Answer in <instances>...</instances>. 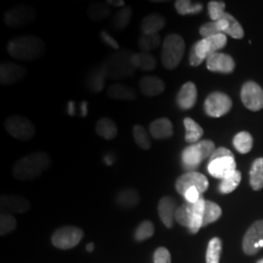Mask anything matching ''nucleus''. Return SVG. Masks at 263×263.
Returning a JSON list of instances; mask_svg holds the SVG:
<instances>
[{"instance_id": "obj_1", "label": "nucleus", "mask_w": 263, "mask_h": 263, "mask_svg": "<svg viewBox=\"0 0 263 263\" xmlns=\"http://www.w3.org/2000/svg\"><path fill=\"white\" fill-rule=\"evenodd\" d=\"M52 166V159L44 151H36L20 158L13 166L12 173L15 179L28 181L39 178Z\"/></svg>"}, {"instance_id": "obj_2", "label": "nucleus", "mask_w": 263, "mask_h": 263, "mask_svg": "<svg viewBox=\"0 0 263 263\" xmlns=\"http://www.w3.org/2000/svg\"><path fill=\"white\" fill-rule=\"evenodd\" d=\"M10 56L19 61L32 62L44 56L46 45L40 37L33 34H25L13 38L7 44Z\"/></svg>"}, {"instance_id": "obj_3", "label": "nucleus", "mask_w": 263, "mask_h": 263, "mask_svg": "<svg viewBox=\"0 0 263 263\" xmlns=\"http://www.w3.org/2000/svg\"><path fill=\"white\" fill-rule=\"evenodd\" d=\"M134 54L130 50H118L106 57L102 65L106 78L121 80L134 76L137 69L133 64Z\"/></svg>"}, {"instance_id": "obj_4", "label": "nucleus", "mask_w": 263, "mask_h": 263, "mask_svg": "<svg viewBox=\"0 0 263 263\" xmlns=\"http://www.w3.org/2000/svg\"><path fill=\"white\" fill-rule=\"evenodd\" d=\"M185 50V42L183 38L177 33L167 35L162 46L161 60L167 69H175L179 66Z\"/></svg>"}, {"instance_id": "obj_5", "label": "nucleus", "mask_w": 263, "mask_h": 263, "mask_svg": "<svg viewBox=\"0 0 263 263\" xmlns=\"http://www.w3.org/2000/svg\"><path fill=\"white\" fill-rule=\"evenodd\" d=\"M4 126L10 136L19 141H30L36 134L34 124L22 115H11L5 120Z\"/></svg>"}, {"instance_id": "obj_6", "label": "nucleus", "mask_w": 263, "mask_h": 263, "mask_svg": "<svg viewBox=\"0 0 263 263\" xmlns=\"http://www.w3.org/2000/svg\"><path fill=\"white\" fill-rule=\"evenodd\" d=\"M84 236V231L76 226H63L57 229L52 235V244L59 250H70L80 243Z\"/></svg>"}, {"instance_id": "obj_7", "label": "nucleus", "mask_w": 263, "mask_h": 263, "mask_svg": "<svg viewBox=\"0 0 263 263\" xmlns=\"http://www.w3.org/2000/svg\"><path fill=\"white\" fill-rule=\"evenodd\" d=\"M36 19V11L29 5H18L4 15V23L10 28H25Z\"/></svg>"}, {"instance_id": "obj_8", "label": "nucleus", "mask_w": 263, "mask_h": 263, "mask_svg": "<svg viewBox=\"0 0 263 263\" xmlns=\"http://www.w3.org/2000/svg\"><path fill=\"white\" fill-rule=\"evenodd\" d=\"M231 107V99L221 92H214L209 95L204 104L205 112L214 118H218L226 115L230 111Z\"/></svg>"}, {"instance_id": "obj_9", "label": "nucleus", "mask_w": 263, "mask_h": 263, "mask_svg": "<svg viewBox=\"0 0 263 263\" xmlns=\"http://www.w3.org/2000/svg\"><path fill=\"white\" fill-rule=\"evenodd\" d=\"M227 43V37L224 33H219L214 36L203 38L197 41L193 48L197 54V56L205 61L209 57L215 53H218L219 50L226 47Z\"/></svg>"}, {"instance_id": "obj_10", "label": "nucleus", "mask_w": 263, "mask_h": 263, "mask_svg": "<svg viewBox=\"0 0 263 263\" xmlns=\"http://www.w3.org/2000/svg\"><path fill=\"white\" fill-rule=\"evenodd\" d=\"M175 187L180 195H184L188 188L196 187L202 194L209 188L207 177L198 172H187L177 179Z\"/></svg>"}, {"instance_id": "obj_11", "label": "nucleus", "mask_w": 263, "mask_h": 263, "mask_svg": "<svg viewBox=\"0 0 263 263\" xmlns=\"http://www.w3.org/2000/svg\"><path fill=\"white\" fill-rule=\"evenodd\" d=\"M263 248V220L254 222L243 239V251L248 255L258 253Z\"/></svg>"}, {"instance_id": "obj_12", "label": "nucleus", "mask_w": 263, "mask_h": 263, "mask_svg": "<svg viewBox=\"0 0 263 263\" xmlns=\"http://www.w3.org/2000/svg\"><path fill=\"white\" fill-rule=\"evenodd\" d=\"M241 100L245 106L253 111L263 108V90L258 84L253 81L246 82L241 91Z\"/></svg>"}, {"instance_id": "obj_13", "label": "nucleus", "mask_w": 263, "mask_h": 263, "mask_svg": "<svg viewBox=\"0 0 263 263\" xmlns=\"http://www.w3.org/2000/svg\"><path fill=\"white\" fill-rule=\"evenodd\" d=\"M27 76V68L22 65L5 62L0 66V83L5 86L16 84Z\"/></svg>"}, {"instance_id": "obj_14", "label": "nucleus", "mask_w": 263, "mask_h": 263, "mask_svg": "<svg viewBox=\"0 0 263 263\" xmlns=\"http://www.w3.org/2000/svg\"><path fill=\"white\" fill-rule=\"evenodd\" d=\"M30 209V203L27 198L15 195L6 194L1 196L0 210L4 214H25Z\"/></svg>"}, {"instance_id": "obj_15", "label": "nucleus", "mask_w": 263, "mask_h": 263, "mask_svg": "<svg viewBox=\"0 0 263 263\" xmlns=\"http://www.w3.org/2000/svg\"><path fill=\"white\" fill-rule=\"evenodd\" d=\"M236 171L234 157H222L210 161L208 164L209 174L216 179H223Z\"/></svg>"}, {"instance_id": "obj_16", "label": "nucleus", "mask_w": 263, "mask_h": 263, "mask_svg": "<svg viewBox=\"0 0 263 263\" xmlns=\"http://www.w3.org/2000/svg\"><path fill=\"white\" fill-rule=\"evenodd\" d=\"M207 68L213 72L231 73L235 68V62L232 57L224 53H215L208 58Z\"/></svg>"}, {"instance_id": "obj_17", "label": "nucleus", "mask_w": 263, "mask_h": 263, "mask_svg": "<svg viewBox=\"0 0 263 263\" xmlns=\"http://www.w3.org/2000/svg\"><path fill=\"white\" fill-rule=\"evenodd\" d=\"M203 154L200 151L197 143L190 144L181 152V164L183 169L188 172H195L204 161Z\"/></svg>"}, {"instance_id": "obj_18", "label": "nucleus", "mask_w": 263, "mask_h": 263, "mask_svg": "<svg viewBox=\"0 0 263 263\" xmlns=\"http://www.w3.org/2000/svg\"><path fill=\"white\" fill-rule=\"evenodd\" d=\"M198 92L196 85L193 82H186L182 85L177 96L178 105L183 110L191 109L197 102Z\"/></svg>"}, {"instance_id": "obj_19", "label": "nucleus", "mask_w": 263, "mask_h": 263, "mask_svg": "<svg viewBox=\"0 0 263 263\" xmlns=\"http://www.w3.org/2000/svg\"><path fill=\"white\" fill-rule=\"evenodd\" d=\"M177 209L178 208L176 207V202L173 198L165 196L160 199L158 203V215L161 221L167 228H171L174 226Z\"/></svg>"}, {"instance_id": "obj_20", "label": "nucleus", "mask_w": 263, "mask_h": 263, "mask_svg": "<svg viewBox=\"0 0 263 263\" xmlns=\"http://www.w3.org/2000/svg\"><path fill=\"white\" fill-rule=\"evenodd\" d=\"M140 90L146 97H157L164 93L165 83L156 76H144L140 80Z\"/></svg>"}, {"instance_id": "obj_21", "label": "nucleus", "mask_w": 263, "mask_h": 263, "mask_svg": "<svg viewBox=\"0 0 263 263\" xmlns=\"http://www.w3.org/2000/svg\"><path fill=\"white\" fill-rule=\"evenodd\" d=\"M149 134L155 140H167L173 137L174 127L168 118H159L149 125Z\"/></svg>"}, {"instance_id": "obj_22", "label": "nucleus", "mask_w": 263, "mask_h": 263, "mask_svg": "<svg viewBox=\"0 0 263 263\" xmlns=\"http://www.w3.org/2000/svg\"><path fill=\"white\" fill-rule=\"evenodd\" d=\"M166 26V19L158 13L147 15L141 21V29L142 34H158Z\"/></svg>"}, {"instance_id": "obj_23", "label": "nucleus", "mask_w": 263, "mask_h": 263, "mask_svg": "<svg viewBox=\"0 0 263 263\" xmlns=\"http://www.w3.org/2000/svg\"><path fill=\"white\" fill-rule=\"evenodd\" d=\"M205 205H206V200L202 196L195 204L191 205V220H190V226L188 227V229L192 234H196L200 230V228L203 227Z\"/></svg>"}, {"instance_id": "obj_24", "label": "nucleus", "mask_w": 263, "mask_h": 263, "mask_svg": "<svg viewBox=\"0 0 263 263\" xmlns=\"http://www.w3.org/2000/svg\"><path fill=\"white\" fill-rule=\"evenodd\" d=\"M105 79H106V76L104 73V69L101 66L99 68L92 69L88 73V76L86 77L85 84L90 92L97 94L104 90Z\"/></svg>"}, {"instance_id": "obj_25", "label": "nucleus", "mask_w": 263, "mask_h": 263, "mask_svg": "<svg viewBox=\"0 0 263 263\" xmlns=\"http://www.w3.org/2000/svg\"><path fill=\"white\" fill-rule=\"evenodd\" d=\"M107 95L109 98L118 101H135L137 99L136 91L122 83L110 85L107 89Z\"/></svg>"}, {"instance_id": "obj_26", "label": "nucleus", "mask_w": 263, "mask_h": 263, "mask_svg": "<svg viewBox=\"0 0 263 263\" xmlns=\"http://www.w3.org/2000/svg\"><path fill=\"white\" fill-rule=\"evenodd\" d=\"M140 194L137 190L132 188L122 189L118 192V194L115 197V201L119 207L124 209H131L135 208L140 203Z\"/></svg>"}, {"instance_id": "obj_27", "label": "nucleus", "mask_w": 263, "mask_h": 263, "mask_svg": "<svg viewBox=\"0 0 263 263\" xmlns=\"http://www.w3.org/2000/svg\"><path fill=\"white\" fill-rule=\"evenodd\" d=\"M96 133L106 141H111L117 137L118 129L110 118H102L96 124Z\"/></svg>"}, {"instance_id": "obj_28", "label": "nucleus", "mask_w": 263, "mask_h": 263, "mask_svg": "<svg viewBox=\"0 0 263 263\" xmlns=\"http://www.w3.org/2000/svg\"><path fill=\"white\" fill-rule=\"evenodd\" d=\"M133 64L137 69H141L143 71H152L156 68L157 61L156 58L151 53L139 52L134 54Z\"/></svg>"}, {"instance_id": "obj_29", "label": "nucleus", "mask_w": 263, "mask_h": 263, "mask_svg": "<svg viewBox=\"0 0 263 263\" xmlns=\"http://www.w3.org/2000/svg\"><path fill=\"white\" fill-rule=\"evenodd\" d=\"M133 9L130 6H123L116 11L111 20V27L115 30H123L128 27L131 21Z\"/></svg>"}, {"instance_id": "obj_30", "label": "nucleus", "mask_w": 263, "mask_h": 263, "mask_svg": "<svg viewBox=\"0 0 263 263\" xmlns=\"http://www.w3.org/2000/svg\"><path fill=\"white\" fill-rule=\"evenodd\" d=\"M87 15L92 22H101L111 15L110 5L107 2L93 3L88 7Z\"/></svg>"}, {"instance_id": "obj_31", "label": "nucleus", "mask_w": 263, "mask_h": 263, "mask_svg": "<svg viewBox=\"0 0 263 263\" xmlns=\"http://www.w3.org/2000/svg\"><path fill=\"white\" fill-rule=\"evenodd\" d=\"M228 26V23L224 17L221 19L216 21V22H209L201 26L199 29L200 34L203 36V38L210 37L214 36L219 33H224L226 28Z\"/></svg>"}, {"instance_id": "obj_32", "label": "nucleus", "mask_w": 263, "mask_h": 263, "mask_svg": "<svg viewBox=\"0 0 263 263\" xmlns=\"http://www.w3.org/2000/svg\"><path fill=\"white\" fill-rule=\"evenodd\" d=\"M183 124L186 131L185 132V141L190 144H194V143H197L198 141H200V139L203 137V134H204L202 127L189 117L184 118Z\"/></svg>"}, {"instance_id": "obj_33", "label": "nucleus", "mask_w": 263, "mask_h": 263, "mask_svg": "<svg viewBox=\"0 0 263 263\" xmlns=\"http://www.w3.org/2000/svg\"><path fill=\"white\" fill-rule=\"evenodd\" d=\"M250 183L254 190L263 187V158L254 160L250 172Z\"/></svg>"}, {"instance_id": "obj_34", "label": "nucleus", "mask_w": 263, "mask_h": 263, "mask_svg": "<svg viewBox=\"0 0 263 263\" xmlns=\"http://www.w3.org/2000/svg\"><path fill=\"white\" fill-rule=\"evenodd\" d=\"M253 143H254L253 137L248 132H240L233 139V145L236 151H239L242 154H246L252 151Z\"/></svg>"}, {"instance_id": "obj_35", "label": "nucleus", "mask_w": 263, "mask_h": 263, "mask_svg": "<svg viewBox=\"0 0 263 263\" xmlns=\"http://www.w3.org/2000/svg\"><path fill=\"white\" fill-rule=\"evenodd\" d=\"M133 137L134 141L137 143V145L143 149L147 151L151 147V137L148 135V132L141 125H136L133 128Z\"/></svg>"}, {"instance_id": "obj_36", "label": "nucleus", "mask_w": 263, "mask_h": 263, "mask_svg": "<svg viewBox=\"0 0 263 263\" xmlns=\"http://www.w3.org/2000/svg\"><path fill=\"white\" fill-rule=\"evenodd\" d=\"M222 252L221 240L217 237L211 239L208 245L206 253V263H219Z\"/></svg>"}, {"instance_id": "obj_37", "label": "nucleus", "mask_w": 263, "mask_h": 263, "mask_svg": "<svg viewBox=\"0 0 263 263\" xmlns=\"http://www.w3.org/2000/svg\"><path fill=\"white\" fill-rule=\"evenodd\" d=\"M175 7L179 15H196L202 12L203 4L200 2L193 3L189 0H178L175 3Z\"/></svg>"}, {"instance_id": "obj_38", "label": "nucleus", "mask_w": 263, "mask_h": 263, "mask_svg": "<svg viewBox=\"0 0 263 263\" xmlns=\"http://www.w3.org/2000/svg\"><path fill=\"white\" fill-rule=\"evenodd\" d=\"M241 179H242L241 172L236 170L233 174L226 177V179H221V182L218 186L220 193L228 194V193L233 192L236 188L238 187V185L240 184Z\"/></svg>"}, {"instance_id": "obj_39", "label": "nucleus", "mask_w": 263, "mask_h": 263, "mask_svg": "<svg viewBox=\"0 0 263 263\" xmlns=\"http://www.w3.org/2000/svg\"><path fill=\"white\" fill-rule=\"evenodd\" d=\"M221 215H222L221 208L219 207L215 202L206 200L204 219H203V227L215 222L221 216Z\"/></svg>"}, {"instance_id": "obj_40", "label": "nucleus", "mask_w": 263, "mask_h": 263, "mask_svg": "<svg viewBox=\"0 0 263 263\" xmlns=\"http://www.w3.org/2000/svg\"><path fill=\"white\" fill-rule=\"evenodd\" d=\"M161 37L159 34H142L138 40V46L141 52L151 53V51L159 47Z\"/></svg>"}, {"instance_id": "obj_41", "label": "nucleus", "mask_w": 263, "mask_h": 263, "mask_svg": "<svg viewBox=\"0 0 263 263\" xmlns=\"http://www.w3.org/2000/svg\"><path fill=\"white\" fill-rule=\"evenodd\" d=\"M223 17L226 18L228 23L224 34L229 35L230 37L235 38V39H241V38L244 37V29L240 25V23L232 15H230L226 12V14L223 15Z\"/></svg>"}, {"instance_id": "obj_42", "label": "nucleus", "mask_w": 263, "mask_h": 263, "mask_svg": "<svg viewBox=\"0 0 263 263\" xmlns=\"http://www.w3.org/2000/svg\"><path fill=\"white\" fill-rule=\"evenodd\" d=\"M18 226L15 216L10 214L1 213L0 216V235L5 236L15 231Z\"/></svg>"}, {"instance_id": "obj_43", "label": "nucleus", "mask_w": 263, "mask_h": 263, "mask_svg": "<svg viewBox=\"0 0 263 263\" xmlns=\"http://www.w3.org/2000/svg\"><path fill=\"white\" fill-rule=\"evenodd\" d=\"M154 224L151 220L142 221L135 232V239L138 242L144 241L154 235Z\"/></svg>"}, {"instance_id": "obj_44", "label": "nucleus", "mask_w": 263, "mask_h": 263, "mask_svg": "<svg viewBox=\"0 0 263 263\" xmlns=\"http://www.w3.org/2000/svg\"><path fill=\"white\" fill-rule=\"evenodd\" d=\"M191 205L190 203H184L180 207L177 209L175 219L178 221V223L181 226L189 227L190 220H191Z\"/></svg>"}, {"instance_id": "obj_45", "label": "nucleus", "mask_w": 263, "mask_h": 263, "mask_svg": "<svg viewBox=\"0 0 263 263\" xmlns=\"http://www.w3.org/2000/svg\"><path fill=\"white\" fill-rule=\"evenodd\" d=\"M226 3L223 1H210L208 4L209 16L213 22L221 19L226 14Z\"/></svg>"}, {"instance_id": "obj_46", "label": "nucleus", "mask_w": 263, "mask_h": 263, "mask_svg": "<svg viewBox=\"0 0 263 263\" xmlns=\"http://www.w3.org/2000/svg\"><path fill=\"white\" fill-rule=\"evenodd\" d=\"M153 260H154V263H172L169 250L164 247L158 248L154 252Z\"/></svg>"}, {"instance_id": "obj_47", "label": "nucleus", "mask_w": 263, "mask_h": 263, "mask_svg": "<svg viewBox=\"0 0 263 263\" xmlns=\"http://www.w3.org/2000/svg\"><path fill=\"white\" fill-rule=\"evenodd\" d=\"M100 36L102 38V40H103V42H104V44H106L107 46L112 48L114 50H117V51L119 50V44H118V42H117L107 31H105V30L101 31Z\"/></svg>"}, {"instance_id": "obj_48", "label": "nucleus", "mask_w": 263, "mask_h": 263, "mask_svg": "<svg viewBox=\"0 0 263 263\" xmlns=\"http://www.w3.org/2000/svg\"><path fill=\"white\" fill-rule=\"evenodd\" d=\"M183 197L185 198L186 202L190 203V204H195L198 200L201 197V193L199 192L196 187L188 188L186 192L184 193Z\"/></svg>"}, {"instance_id": "obj_49", "label": "nucleus", "mask_w": 263, "mask_h": 263, "mask_svg": "<svg viewBox=\"0 0 263 263\" xmlns=\"http://www.w3.org/2000/svg\"><path fill=\"white\" fill-rule=\"evenodd\" d=\"M222 157H234V155H233V153L231 151L227 149L226 147H218L214 152V154L211 156L210 161L218 159V158H222Z\"/></svg>"}, {"instance_id": "obj_50", "label": "nucleus", "mask_w": 263, "mask_h": 263, "mask_svg": "<svg viewBox=\"0 0 263 263\" xmlns=\"http://www.w3.org/2000/svg\"><path fill=\"white\" fill-rule=\"evenodd\" d=\"M202 63H203V61L197 56L194 48L192 46L190 50V53H189V64L192 66H200Z\"/></svg>"}, {"instance_id": "obj_51", "label": "nucleus", "mask_w": 263, "mask_h": 263, "mask_svg": "<svg viewBox=\"0 0 263 263\" xmlns=\"http://www.w3.org/2000/svg\"><path fill=\"white\" fill-rule=\"evenodd\" d=\"M110 6H115V7H123L125 6V2L123 0H108L106 1Z\"/></svg>"}, {"instance_id": "obj_52", "label": "nucleus", "mask_w": 263, "mask_h": 263, "mask_svg": "<svg viewBox=\"0 0 263 263\" xmlns=\"http://www.w3.org/2000/svg\"><path fill=\"white\" fill-rule=\"evenodd\" d=\"M67 113L70 116H73L76 114V104L73 102H68L67 105Z\"/></svg>"}, {"instance_id": "obj_53", "label": "nucleus", "mask_w": 263, "mask_h": 263, "mask_svg": "<svg viewBox=\"0 0 263 263\" xmlns=\"http://www.w3.org/2000/svg\"><path fill=\"white\" fill-rule=\"evenodd\" d=\"M88 113V103L87 102H83L81 104V116L85 117Z\"/></svg>"}, {"instance_id": "obj_54", "label": "nucleus", "mask_w": 263, "mask_h": 263, "mask_svg": "<svg viewBox=\"0 0 263 263\" xmlns=\"http://www.w3.org/2000/svg\"><path fill=\"white\" fill-rule=\"evenodd\" d=\"M95 250V244L94 243H90V244L87 245L86 246V251L88 252V253H92V252H94Z\"/></svg>"}, {"instance_id": "obj_55", "label": "nucleus", "mask_w": 263, "mask_h": 263, "mask_svg": "<svg viewBox=\"0 0 263 263\" xmlns=\"http://www.w3.org/2000/svg\"><path fill=\"white\" fill-rule=\"evenodd\" d=\"M104 161H105L108 165H111L113 163L112 158H111V156H109V155H106V156L104 157Z\"/></svg>"}, {"instance_id": "obj_56", "label": "nucleus", "mask_w": 263, "mask_h": 263, "mask_svg": "<svg viewBox=\"0 0 263 263\" xmlns=\"http://www.w3.org/2000/svg\"><path fill=\"white\" fill-rule=\"evenodd\" d=\"M257 263H263V258L262 259H260V260H258V261H257Z\"/></svg>"}]
</instances>
